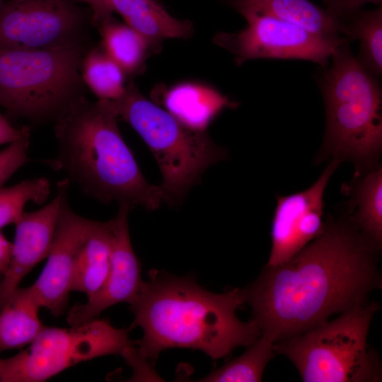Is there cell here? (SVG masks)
<instances>
[{
	"label": "cell",
	"instance_id": "1",
	"mask_svg": "<svg viewBox=\"0 0 382 382\" xmlns=\"http://www.w3.org/2000/svg\"><path fill=\"white\" fill-rule=\"evenodd\" d=\"M379 250L346 215L327 218L315 239L243 289L261 334L281 342L367 301L381 287Z\"/></svg>",
	"mask_w": 382,
	"mask_h": 382
},
{
	"label": "cell",
	"instance_id": "2",
	"mask_svg": "<svg viewBox=\"0 0 382 382\" xmlns=\"http://www.w3.org/2000/svg\"><path fill=\"white\" fill-rule=\"evenodd\" d=\"M129 303L134 316L130 329L139 326L138 355L154 362L162 351L190 348L213 359L236 347H248L261 335L257 322L241 321L236 311L245 303L243 289L215 294L199 286L192 277H178L151 270Z\"/></svg>",
	"mask_w": 382,
	"mask_h": 382
},
{
	"label": "cell",
	"instance_id": "3",
	"mask_svg": "<svg viewBox=\"0 0 382 382\" xmlns=\"http://www.w3.org/2000/svg\"><path fill=\"white\" fill-rule=\"evenodd\" d=\"M111 100L75 99L57 117L54 134L58 151L46 161L66 175L88 197L102 203L116 201L131 209L154 210L163 202L159 186L143 176L117 125Z\"/></svg>",
	"mask_w": 382,
	"mask_h": 382
},
{
	"label": "cell",
	"instance_id": "4",
	"mask_svg": "<svg viewBox=\"0 0 382 382\" xmlns=\"http://www.w3.org/2000/svg\"><path fill=\"white\" fill-rule=\"evenodd\" d=\"M349 43L335 50L318 77L326 122L316 161H347L358 175L379 167L382 94L376 77L360 64Z\"/></svg>",
	"mask_w": 382,
	"mask_h": 382
},
{
	"label": "cell",
	"instance_id": "5",
	"mask_svg": "<svg viewBox=\"0 0 382 382\" xmlns=\"http://www.w3.org/2000/svg\"><path fill=\"white\" fill-rule=\"evenodd\" d=\"M380 305L369 300L331 320L274 344L276 354L286 357L304 382H378L382 369L368 334Z\"/></svg>",
	"mask_w": 382,
	"mask_h": 382
},
{
	"label": "cell",
	"instance_id": "6",
	"mask_svg": "<svg viewBox=\"0 0 382 382\" xmlns=\"http://www.w3.org/2000/svg\"><path fill=\"white\" fill-rule=\"evenodd\" d=\"M86 45L47 50L0 47V106L7 118L54 122L83 95L80 64Z\"/></svg>",
	"mask_w": 382,
	"mask_h": 382
},
{
	"label": "cell",
	"instance_id": "7",
	"mask_svg": "<svg viewBox=\"0 0 382 382\" xmlns=\"http://www.w3.org/2000/svg\"><path fill=\"white\" fill-rule=\"evenodd\" d=\"M111 101L118 117L131 125L154 154L163 176V201L169 204H179L207 168L227 156L206 132L184 126L132 83Z\"/></svg>",
	"mask_w": 382,
	"mask_h": 382
},
{
	"label": "cell",
	"instance_id": "8",
	"mask_svg": "<svg viewBox=\"0 0 382 382\" xmlns=\"http://www.w3.org/2000/svg\"><path fill=\"white\" fill-rule=\"evenodd\" d=\"M95 318L70 328L44 327L30 346L0 359L1 382H41L79 363L110 354H122L137 345L129 330Z\"/></svg>",
	"mask_w": 382,
	"mask_h": 382
},
{
	"label": "cell",
	"instance_id": "9",
	"mask_svg": "<svg viewBox=\"0 0 382 382\" xmlns=\"http://www.w3.org/2000/svg\"><path fill=\"white\" fill-rule=\"evenodd\" d=\"M91 17L76 0H6L0 47L47 50L85 45Z\"/></svg>",
	"mask_w": 382,
	"mask_h": 382
},
{
	"label": "cell",
	"instance_id": "10",
	"mask_svg": "<svg viewBox=\"0 0 382 382\" xmlns=\"http://www.w3.org/2000/svg\"><path fill=\"white\" fill-rule=\"evenodd\" d=\"M246 27L236 33H219L214 42L234 56L237 65L255 59L309 60L327 66L335 50L350 41L325 37L272 16L243 11Z\"/></svg>",
	"mask_w": 382,
	"mask_h": 382
},
{
	"label": "cell",
	"instance_id": "11",
	"mask_svg": "<svg viewBox=\"0 0 382 382\" xmlns=\"http://www.w3.org/2000/svg\"><path fill=\"white\" fill-rule=\"evenodd\" d=\"M341 163L330 160L318 180L306 190L277 197L271 250L266 265L274 266L289 260L323 231L325 189Z\"/></svg>",
	"mask_w": 382,
	"mask_h": 382
},
{
	"label": "cell",
	"instance_id": "12",
	"mask_svg": "<svg viewBox=\"0 0 382 382\" xmlns=\"http://www.w3.org/2000/svg\"><path fill=\"white\" fill-rule=\"evenodd\" d=\"M97 224L74 212L68 203L67 194L64 196L47 262L35 282L29 286L40 306L55 317L66 308L77 253Z\"/></svg>",
	"mask_w": 382,
	"mask_h": 382
},
{
	"label": "cell",
	"instance_id": "13",
	"mask_svg": "<svg viewBox=\"0 0 382 382\" xmlns=\"http://www.w3.org/2000/svg\"><path fill=\"white\" fill-rule=\"evenodd\" d=\"M132 210L126 204H119L118 212L110 220L112 229V254L108 277L86 303L74 306L66 320L77 326L94 320L106 308L121 303H130L138 294L142 280L141 265L132 246L128 214Z\"/></svg>",
	"mask_w": 382,
	"mask_h": 382
},
{
	"label": "cell",
	"instance_id": "14",
	"mask_svg": "<svg viewBox=\"0 0 382 382\" xmlns=\"http://www.w3.org/2000/svg\"><path fill=\"white\" fill-rule=\"evenodd\" d=\"M70 183H57L55 197L42 208L24 212L15 224L16 233L7 270L0 280V308L8 301L22 279L46 258L54 238L62 203Z\"/></svg>",
	"mask_w": 382,
	"mask_h": 382
},
{
	"label": "cell",
	"instance_id": "15",
	"mask_svg": "<svg viewBox=\"0 0 382 382\" xmlns=\"http://www.w3.org/2000/svg\"><path fill=\"white\" fill-rule=\"evenodd\" d=\"M154 102L162 106L184 126L206 132L225 108L233 109L238 103L208 85L185 81L153 91Z\"/></svg>",
	"mask_w": 382,
	"mask_h": 382
},
{
	"label": "cell",
	"instance_id": "16",
	"mask_svg": "<svg viewBox=\"0 0 382 382\" xmlns=\"http://www.w3.org/2000/svg\"><path fill=\"white\" fill-rule=\"evenodd\" d=\"M108 6L111 13L120 14L154 50L165 39L187 38L193 33L190 21L174 18L156 0H108Z\"/></svg>",
	"mask_w": 382,
	"mask_h": 382
},
{
	"label": "cell",
	"instance_id": "17",
	"mask_svg": "<svg viewBox=\"0 0 382 382\" xmlns=\"http://www.w3.org/2000/svg\"><path fill=\"white\" fill-rule=\"evenodd\" d=\"M228 2L239 13H262L323 37H346L342 23L308 0H228Z\"/></svg>",
	"mask_w": 382,
	"mask_h": 382
},
{
	"label": "cell",
	"instance_id": "18",
	"mask_svg": "<svg viewBox=\"0 0 382 382\" xmlns=\"http://www.w3.org/2000/svg\"><path fill=\"white\" fill-rule=\"evenodd\" d=\"M112 229L110 221L98 224L79 249L73 268L71 291L90 296L104 284L110 267Z\"/></svg>",
	"mask_w": 382,
	"mask_h": 382
},
{
	"label": "cell",
	"instance_id": "19",
	"mask_svg": "<svg viewBox=\"0 0 382 382\" xmlns=\"http://www.w3.org/2000/svg\"><path fill=\"white\" fill-rule=\"evenodd\" d=\"M41 308L30 287L19 288L0 308V353L31 344L45 325Z\"/></svg>",
	"mask_w": 382,
	"mask_h": 382
},
{
	"label": "cell",
	"instance_id": "20",
	"mask_svg": "<svg viewBox=\"0 0 382 382\" xmlns=\"http://www.w3.org/2000/svg\"><path fill=\"white\" fill-rule=\"evenodd\" d=\"M346 216L378 249L382 245L381 166L356 175Z\"/></svg>",
	"mask_w": 382,
	"mask_h": 382
},
{
	"label": "cell",
	"instance_id": "21",
	"mask_svg": "<svg viewBox=\"0 0 382 382\" xmlns=\"http://www.w3.org/2000/svg\"><path fill=\"white\" fill-rule=\"evenodd\" d=\"M98 27L101 36V47L127 76L143 71L149 54L154 50L143 36L112 16Z\"/></svg>",
	"mask_w": 382,
	"mask_h": 382
},
{
	"label": "cell",
	"instance_id": "22",
	"mask_svg": "<svg viewBox=\"0 0 382 382\" xmlns=\"http://www.w3.org/2000/svg\"><path fill=\"white\" fill-rule=\"evenodd\" d=\"M345 37L358 40L359 51L356 57L360 64L374 76L382 74V6L365 11L359 9L340 21Z\"/></svg>",
	"mask_w": 382,
	"mask_h": 382
},
{
	"label": "cell",
	"instance_id": "23",
	"mask_svg": "<svg viewBox=\"0 0 382 382\" xmlns=\"http://www.w3.org/2000/svg\"><path fill=\"white\" fill-rule=\"evenodd\" d=\"M83 81L98 100H115L125 89L127 75L101 45L86 52L80 64Z\"/></svg>",
	"mask_w": 382,
	"mask_h": 382
},
{
	"label": "cell",
	"instance_id": "24",
	"mask_svg": "<svg viewBox=\"0 0 382 382\" xmlns=\"http://www.w3.org/2000/svg\"><path fill=\"white\" fill-rule=\"evenodd\" d=\"M274 342L265 334L248 347L241 356L211 371L199 381L208 382H258L262 381L264 370L276 354Z\"/></svg>",
	"mask_w": 382,
	"mask_h": 382
},
{
	"label": "cell",
	"instance_id": "25",
	"mask_svg": "<svg viewBox=\"0 0 382 382\" xmlns=\"http://www.w3.org/2000/svg\"><path fill=\"white\" fill-rule=\"evenodd\" d=\"M50 192V183L45 178L25 180L13 186L0 188V229L16 224L28 202L42 204Z\"/></svg>",
	"mask_w": 382,
	"mask_h": 382
},
{
	"label": "cell",
	"instance_id": "26",
	"mask_svg": "<svg viewBox=\"0 0 382 382\" xmlns=\"http://www.w3.org/2000/svg\"><path fill=\"white\" fill-rule=\"evenodd\" d=\"M30 132L0 151V188L23 165L29 161L28 153Z\"/></svg>",
	"mask_w": 382,
	"mask_h": 382
},
{
	"label": "cell",
	"instance_id": "27",
	"mask_svg": "<svg viewBox=\"0 0 382 382\" xmlns=\"http://www.w3.org/2000/svg\"><path fill=\"white\" fill-rule=\"evenodd\" d=\"M325 9L334 18L342 21L366 4L381 5L382 0H323Z\"/></svg>",
	"mask_w": 382,
	"mask_h": 382
},
{
	"label": "cell",
	"instance_id": "28",
	"mask_svg": "<svg viewBox=\"0 0 382 382\" xmlns=\"http://www.w3.org/2000/svg\"><path fill=\"white\" fill-rule=\"evenodd\" d=\"M30 132L29 127L23 126L20 129L13 127L8 118L0 112V145L11 144Z\"/></svg>",
	"mask_w": 382,
	"mask_h": 382
},
{
	"label": "cell",
	"instance_id": "29",
	"mask_svg": "<svg viewBox=\"0 0 382 382\" xmlns=\"http://www.w3.org/2000/svg\"><path fill=\"white\" fill-rule=\"evenodd\" d=\"M88 4L91 11V24L98 26L102 21L111 16L108 0H76Z\"/></svg>",
	"mask_w": 382,
	"mask_h": 382
},
{
	"label": "cell",
	"instance_id": "30",
	"mask_svg": "<svg viewBox=\"0 0 382 382\" xmlns=\"http://www.w3.org/2000/svg\"><path fill=\"white\" fill-rule=\"evenodd\" d=\"M11 253L12 243L0 231V274L2 276L8 269Z\"/></svg>",
	"mask_w": 382,
	"mask_h": 382
},
{
	"label": "cell",
	"instance_id": "31",
	"mask_svg": "<svg viewBox=\"0 0 382 382\" xmlns=\"http://www.w3.org/2000/svg\"><path fill=\"white\" fill-rule=\"evenodd\" d=\"M6 0H0V6Z\"/></svg>",
	"mask_w": 382,
	"mask_h": 382
},
{
	"label": "cell",
	"instance_id": "32",
	"mask_svg": "<svg viewBox=\"0 0 382 382\" xmlns=\"http://www.w3.org/2000/svg\"><path fill=\"white\" fill-rule=\"evenodd\" d=\"M1 277H2V275H1V274H0V280H1Z\"/></svg>",
	"mask_w": 382,
	"mask_h": 382
}]
</instances>
